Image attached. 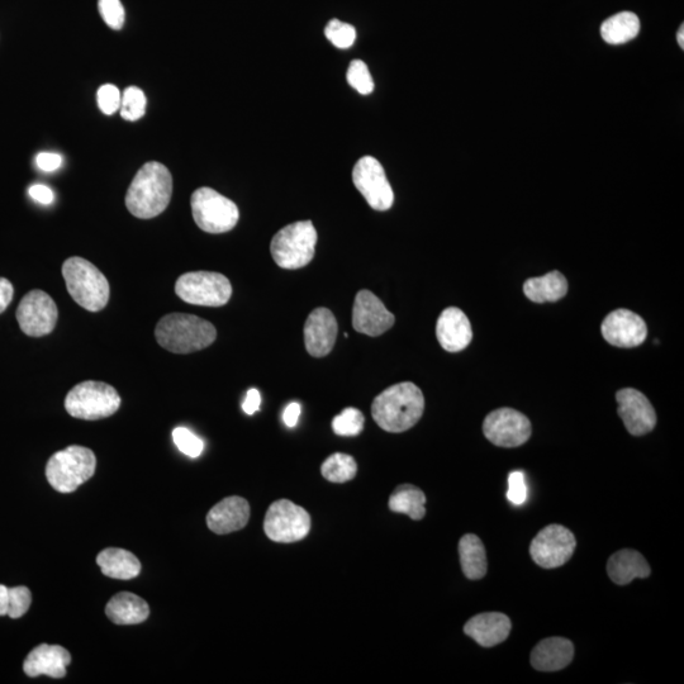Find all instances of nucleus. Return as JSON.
<instances>
[{
	"label": "nucleus",
	"instance_id": "31",
	"mask_svg": "<svg viewBox=\"0 0 684 684\" xmlns=\"http://www.w3.org/2000/svg\"><path fill=\"white\" fill-rule=\"evenodd\" d=\"M321 473L329 482L346 483L353 481L356 473H358V465H356L353 456L336 453L323 462Z\"/></svg>",
	"mask_w": 684,
	"mask_h": 684
},
{
	"label": "nucleus",
	"instance_id": "6",
	"mask_svg": "<svg viewBox=\"0 0 684 684\" xmlns=\"http://www.w3.org/2000/svg\"><path fill=\"white\" fill-rule=\"evenodd\" d=\"M317 231L311 221H299L285 226L270 244L275 263L282 269L304 268L315 258Z\"/></svg>",
	"mask_w": 684,
	"mask_h": 684
},
{
	"label": "nucleus",
	"instance_id": "12",
	"mask_svg": "<svg viewBox=\"0 0 684 684\" xmlns=\"http://www.w3.org/2000/svg\"><path fill=\"white\" fill-rule=\"evenodd\" d=\"M353 182L375 211H388L393 206L394 193L386 171L373 156H364L355 164Z\"/></svg>",
	"mask_w": 684,
	"mask_h": 684
},
{
	"label": "nucleus",
	"instance_id": "11",
	"mask_svg": "<svg viewBox=\"0 0 684 684\" xmlns=\"http://www.w3.org/2000/svg\"><path fill=\"white\" fill-rule=\"evenodd\" d=\"M576 548L572 531L562 525H549L532 540L530 555L541 568L554 569L568 563Z\"/></svg>",
	"mask_w": 684,
	"mask_h": 684
},
{
	"label": "nucleus",
	"instance_id": "8",
	"mask_svg": "<svg viewBox=\"0 0 684 684\" xmlns=\"http://www.w3.org/2000/svg\"><path fill=\"white\" fill-rule=\"evenodd\" d=\"M192 212L194 221L208 234H225L235 228L240 212L236 204L212 188H199L193 193Z\"/></svg>",
	"mask_w": 684,
	"mask_h": 684
},
{
	"label": "nucleus",
	"instance_id": "39",
	"mask_svg": "<svg viewBox=\"0 0 684 684\" xmlns=\"http://www.w3.org/2000/svg\"><path fill=\"white\" fill-rule=\"evenodd\" d=\"M98 107L107 116L120 111L122 94L120 89L113 84H104L97 93Z\"/></svg>",
	"mask_w": 684,
	"mask_h": 684
},
{
	"label": "nucleus",
	"instance_id": "25",
	"mask_svg": "<svg viewBox=\"0 0 684 684\" xmlns=\"http://www.w3.org/2000/svg\"><path fill=\"white\" fill-rule=\"evenodd\" d=\"M106 615L117 625H137L147 620L150 607L141 597L121 592L107 603Z\"/></svg>",
	"mask_w": 684,
	"mask_h": 684
},
{
	"label": "nucleus",
	"instance_id": "21",
	"mask_svg": "<svg viewBox=\"0 0 684 684\" xmlns=\"http://www.w3.org/2000/svg\"><path fill=\"white\" fill-rule=\"evenodd\" d=\"M250 520V505L245 498L239 496L227 497L217 503L207 515L209 530L218 535L244 529Z\"/></svg>",
	"mask_w": 684,
	"mask_h": 684
},
{
	"label": "nucleus",
	"instance_id": "32",
	"mask_svg": "<svg viewBox=\"0 0 684 684\" xmlns=\"http://www.w3.org/2000/svg\"><path fill=\"white\" fill-rule=\"evenodd\" d=\"M147 99L144 90L130 87L122 95L120 113L123 120L135 122L145 116Z\"/></svg>",
	"mask_w": 684,
	"mask_h": 684
},
{
	"label": "nucleus",
	"instance_id": "27",
	"mask_svg": "<svg viewBox=\"0 0 684 684\" xmlns=\"http://www.w3.org/2000/svg\"><path fill=\"white\" fill-rule=\"evenodd\" d=\"M524 293L535 303L558 302L567 296L568 282L562 273L551 272L544 277L527 279Z\"/></svg>",
	"mask_w": 684,
	"mask_h": 684
},
{
	"label": "nucleus",
	"instance_id": "17",
	"mask_svg": "<svg viewBox=\"0 0 684 684\" xmlns=\"http://www.w3.org/2000/svg\"><path fill=\"white\" fill-rule=\"evenodd\" d=\"M601 331L603 339L617 348H636L648 336L643 318L629 310L611 312L603 320Z\"/></svg>",
	"mask_w": 684,
	"mask_h": 684
},
{
	"label": "nucleus",
	"instance_id": "22",
	"mask_svg": "<svg viewBox=\"0 0 684 684\" xmlns=\"http://www.w3.org/2000/svg\"><path fill=\"white\" fill-rule=\"evenodd\" d=\"M511 620L501 612H486L472 617L464 626V633L483 648L503 643L510 635Z\"/></svg>",
	"mask_w": 684,
	"mask_h": 684
},
{
	"label": "nucleus",
	"instance_id": "13",
	"mask_svg": "<svg viewBox=\"0 0 684 684\" xmlns=\"http://www.w3.org/2000/svg\"><path fill=\"white\" fill-rule=\"evenodd\" d=\"M531 431L529 418L512 408H500L489 413L483 424L484 436L501 448L524 445L530 439Z\"/></svg>",
	"mask_w": 684,
	"mask_h": 684
},
{
	"label": "nucleus",
	"instance_id": "36",
	"mask_svg": "<svg viewBox=\"0 0 684 684\" xmlns=\"http://www.w3.org/2000/svg\"><path fill=\"white\" fill-rule=\"evenodd\" d=\"M173 440L177 448L189 458H198L203 453V441L185 427H177L173 431Z\"/></svg>",
	"mask_w": 684,
	"mask_h": 684
},
{
	"label": "nucleus",
	"instance_id": "14",
	"mask_svg": "<svg viewBox=\"0 0 684 684\" xmlns=\"http://www.w3.org/2000/svg\"><path fill=\"white\" fill-rule=\"evenodd\" d=\"M59 311L49 294L31 291L22 298L17 308V320L27 336L42 337L51 334L56 327Z\"/></svg>",
	"mask_w": 684,
	"mask_h": 684
},
{
	"label": "nucleus",
	"instance_id": "37",
	"mask_svg": "<svg viewBox=\"0 0 684 684\" xmlns=\"http://www.w3.org/2000/svg\"><path fill=\"white\" fill-rule=\"evenodd\" d=\"M98 8L103 21L112 30H121L125 25L126 12L121 0H99Z\"/></svg>",
	"mask_w": 684,
	"mask_h": 684
},
{
	"label": "nucleus",
	"instance_id": "28",
	"mask_svg": "<svg viewBox=\"0 0 684 684\" xmlns=\"http://www.w3.org/2000/svg\"><path fill=\"white\" fill-rule=\"evenodd\" d=\"M459 555L464 576L470 581H479L486 576L488 570L486 549L477 535L468 534L460 539Z\"/></svg>",
	"mask_w": 684,
	"mask_h": 684
},
{
	"label": "nucleus",
	"instance_id": "9",
	"mask_svg": "<svg viewBox=\"0 0 684 684\" xmlns=\"http://www.w3.org/2000/svg\"><path fill=\"white\" fill-rule=\"evenodd\" d=\"M175 293L182 301L194 306L222 307L231 299L232 285L220 273L192 272L177 280Z\"/></svg>",
	"mask_w": 684,
	"mask_h": 684
},
{
	"label": "nucleus",
	"instance_id": "5",
	"mask_svg": "<svg viewBox=\"0 0 684 684\" xmlns=\"http://www.w3.org/2000/svg\"><path fill=\"white\" fill-rule=\"evenodd\" d=\"M97 458L92 450L73 445L57 451L46 465V478L55 491L71 493L93 477Z\"/></svg>",
	"mask_w": 684,
	"mask_h": 684
},
{
	"label": "nucleus",
	"instance_id": "20",
	"mask_svg": "<svg viewBox=\"0 0 684 684\" xmlns=\"http://www.w3.org/2000/svg\"><path fill=\"white\" fill-rule=\"evenodd\" d=\"M70 663L71 655L63 646L41 644L27 655L23 671L32 678L45 674L60 679L66 676V668Z\"/></svg>",
	"mask_w": 684,
	"mask_h": 684
},
{
	"label": "nucleus",
	"instance_id": "16",
	"mask_svg": "<svg viewBox=\"0 0 684 684\" xmlns=\"http://www.w3.org/2000/svg\"><path fill=\"white\" fill-rule=\"evenodd\" d=\"M616 399L619 403L617 412L631 435L643 436L654 430L657 425V413L643 393L633 388H625L617 392Z\"/></svg>",
	"mask_w": 684,
	"mask_h": 684
},
{
	"label": "nucleus",
	"instance_id": "35",
	"mask_svg": "<svg viewBox=\"0 0 684 684\" xmlns=\"http://www.w3.org/2000/svg\"><path fill=\"white\" fill-rule=\"evenodd\" d=\"M346 78H348L350 87H353L359 94L368 95L373 93V78L364 61L354 60L349 66Z\"/></svg>",
	"mask_w": 684,
	"mask_h": 684
},
{
	"label": "nucleus",
	"instance_id": "44",
	"mask_svg": "<svg viewBox=\"0 0 684 684\" xmlns=\"http://www.w3.org/2000/svg\"><path fill=\"white\" fill-rule=\"evenodd\" d=\"M14 296V288L6 278H0V313L7 310Z\"/></svg>",
	"mask_w": 684,
	"mask_h": 684
},
{
	"label": "nucleus",
	"instance_id": "7",
	"mask_svg": "<svg viewBox=\"0 0 684 684\" xmlns=\"http://www.w3.org/2000/svg\"><path fill=\"white\" fill-rule=\"evenodd\" d=\"M120 407L121 397L116 389L94 380L79 383L65 398L66 412L79 420H103L114 415Z\"/></svg>",
	"mask_w": 684,
	"mask_h": 684
},
{
	"label": "nucleus",
	"instance_id": "34",
	"mask_svg": "<svg viewBox=\"0 0 684 684\" xmlns=\"http://www.w3.org/2000/svg\"><path fill=\"white\" fill-rule=\"evenodd\" d=\"M325 35L327 40L337 49H349L356 40L355 28L349 23L341 22L339 19H332L326 26Z\"/></svg>",
	"mask_w": 684,
	"mask_h": 684
},
{
	"label": "nucleus",
	"instance_id": "40",
	"mask_svg": "<svg viewBox=\"0 0 684 684\" xmlns=\"http://www.w3.org/2000/svg\"><path fill=\"white\" fill-rule=\"evenodd\" d=\"M508 501L515 506L524 505L527 500V486L525 481V474L517 470L512 472L508 477Z\"/></svg>",
	"mask_w": 684,
	"mask_h": 684
},
{
	"label": "nucleus",
	"instance_id": "18",
	"mask_svg": "<svg viewBox=\"0 0 684 684\" xmlns=\"http://www.w3.org/2000/svg\"><path fill=\"white\" fill-rule=\"evenodd\" d=\"M337 331V321L327 308H316L308 316L304 325V344L308 354L313 358H323L334 349Z\"/></svg>",
	"mask_w": 684,
	"mask_h": 684
},
{
	"label": "nucleus",
	"instance_id": "45",
	"mask_svg": "<svg viewBox=\"0 0 684 684\" xmlns=\"http://www.w3.org/2000/svg\"><path fill=\"white\" fill-rule=\"evenodd\" d=\"M302 408L297 402L291 403L285 408L283 412L284 424L288 427H296L298 424L299 416H301Z\"/></svg>",
	"mask_w": 684,
	"mask_h": 684
},
{
	"label": "nucleus",
	"instance_id": "3",
	"mask_svg": "<svg viewBox=\"0 0 684 684\" xmlns=\"http://www.w3.org/2000/svg\"><path fill=\"white\" fill-rule=\"evenodd\" d=\"M155 337L161 348L174 354H190L211 346L216 327L203 318L187 313H171L156 325Z\"/></svg>",
	"mask_w": 684,
	"mask_h": 684
},
{
	"label": "nucleus",
	"instance_id": "38",
	"mask_svg": "<svg viewBox=\"0 0 684 684\" xmlns=\"http://www.w3.org/2000/svg\"><path fill=\"white\" fill-rule=\"evenodd\" d=\"M32 603V593L27 587L9 588V606L7 616L11 619H19L27 614Z\"/></svg>",
	"mask_w": 684,
	"mask_h": 684
},
{
	"label": "nucleus",
	"instance_id": "1",
	"mask_svg": "<svg viewBox=\"0 0 684 684\" xmlns=\"http://www.w3.org/2000/svg\"><path fill=\"white\" fill-rule=\"evenodd\" d=\"M425 411V397L411 382L394 384L372 403V416L380 429L393 434L412 429Z\"/></svg>",
	"mask_w": 684,
	"mask_h": 684
},
{
	"label": "nucleus",
	"instance_id": "2",
	"mask_svg": "<svg viewBox=\"0 0 684 684\" xmlns=\"http://www.w3.org/2000/svg\"><path fill=\"white\" fill-rule=\"evenodd\" d=\"M173 194V177L158 161L145 164L133 178L126 194V207L133 216L150 220L168 208Z\"/></svg>",
	"mask_w": 684,
	"mask_h": 684
},
{
	"label": "nucleus",
	"instance_id": "42",
	"mask_svg": "<svg viewBox=\"0 0 684 684\" xmlns=\"http://www.w3.org/2000/svg\"><path fill=\"white\" fill-rule=\"evenodd\" d=\"M28 193H30V196L35 199V201L45 204V206H49V204L55 201L54 192H52L49 187H46V185H32L30 190H28Z\"/></svg>",
	"mask_w": 684,
	"mask_h": 684
},
{
	"label": "nucleus",
	"instance_id": "46",
	"mask_svg": "<svg viewBox=\"0 0 684 684\" xmlns=\"http://www.w3.org/2000/svg\"><path fill=\"white\" fill-rule=\"evenodd\" d=\"M9 606V588L0 584V616H7Z\"/></svg>",
	"mask_w": 684,
	"mask_h": 684
},
{
	"label": "nucleus",
	"instance_id": "19",
	"mask_svg": "<svg viewBox=\"0 0 684 684\" xmlns=\"http://www.w3.org/2000/svg\"><path fill=\"white\" fill-rule=\"evenodd\" d=\"M436 336L441 348L449 353H459L467 349L472 342V325L467 315L459 308H446L437 320Z\"/></svg>",
	"mask_w": 684,
	"mask_h": 684
},
{
	"label": "nucleus",
	"instance_id": "10",
	"mask_svg": "<svg viewBox=\"0 0 684 684\" xmlns=\"http://www.w3.org/2000/svg\"><path fill=\"white\" fill-rule=\"evenodd\" d=\"M266 536L275 543L291 544L306 538L311 531V516L292 501L279 500L270 505L264 520Z\"/></svg>",
	"mask_w": 684,
	"mask_h": 684
},
{
	"label": "nucleus",
	"instance_id": "33",
	"mask_svg": "<svg viewBox=\"0 0 684 684\" xmlns=\"http://www.w3.org/2000/svg\"><path fill=\"white\" fill-rule=\"evenodd\" d=\"M364 415L356 408H346L332 421V430L339 436H358L364 430Z\"/></svg>",
	"mask_w": 684,
	"mask_h": 684
},
{
	"label": "nucleus",
	"instance_id": "15",
	"mask_svg": "<svg viewBox=\"0 0 684 684\" xmlns=\"http://www.w3.org/2000/svg\"><path fill=\"white\" fill-rule=\"evenodd\" d=\"M393 313L370 291L356 294L353 308V326L360 334L377 337L383 335L394 325Z\"/></svg>",
	"mask_w": 684,
	"mask_h": 684
},
{
	"label": "nucleus",
	"instance_id": "47",
	"mask_svg": "<svg viewBox=\"0 0 684 684\" xmlns=\"http://www.w3.org/2000/svg\"><path fill=\"white\" fill-rule=\"evenodd\" d=\"M677 41L678 45L681 46V49L684 50V26L682 25L681 28H679V31L677 33Z\"/></svg>",
	"mask_w": 684,
	"mask_h": 684
},
{
	"label": "nucleus",
	"instance_id": "4",
	"mask_svg": "<svg viewBox=\"0 0 684 684\" xmlns=\"http://www.w3.org/2000/svg\"><path fill=\"white\" fill-rule=\"evenodd\" d=\"M66 288L80 307L89 312L102 311L107 306L111 288L97 266L83 258H70L63 265Z\"/></svg>",
	"mask_w": 684,
	"mask_h": 684
},
{
	"label": "nucleus",
	"instance_id": "23",
	"mask_svg": "<svg viewBox=\"0 0 684 684\" xmlns=\"http://www.w3.org/2000/svg\"><path fill=\"white\" fill-rule=\"evenodd\" d=\"M574 658L572 641L564 638H548L540 641L531 653V664L536 671L558 672L568 667Z\"/></svg>",
	"mask_w": 684,
	"mask_h": 684
},
{
	"label": "nucleus",
	"instance_id": "30",
	"mask_svg": "<svg viewBox=\"0 0 684 684\" xmlns=\"http://www.w3.org/2000/svg\"><path fill=\"white\" fill-rule=\"evenodd\" d=\"M389 510L405 513L410 519L420 521L426 515V496L420 488L411 484H402L396 488L389 498Z\"/></svg>",
	"mask_w": 684,
	"mask_h": 684
},
{
	"label": "nucleus",
	"instance_id": "29",
	"mask_svg": "<svg viewBox=\"0 0 684 684\" xmlns=\"http://www.w3.org/2000/svg\"><path fill=\"white\" fill-rule=\"evenodd\" d=\"M640 32V19L633 12L615 14L601 27V36L607 44L622 45L634 40Z\"/></svg>",
	"mask_w": 684,
	"mask_h": 684
},
{
	"label": "nucleus",
	"instance_id": "26",
	"mask_svg": "<svg viewBox=\"0 0 684 684\" xmlns=\"http://www.w3.org/2000/svg\"><path fill=\"white\" fill-rule=\"evenodd\" d=\"M97 564L104 576L121 581H130L141 572V563L131 551L108 548L101 551L97 557Z\"/></svg>",
	"mask_w": 684,
	"mask_h": 684
},
{
	"label": "nucleus",
	"instance_id": "41",
	"mask_svg": "<svg viewBox=\"0 0 684 684\" xmlns=\"http://www.w3.org/2000/svg\"><path fill=\"white\" fill-rule=\"evenodd\" d=\"M36 164L38 168L42 171H55L60 168L63 164V158L59 154H54V152H41L36 156Z\"/></svg>",
	"mask_w": 684,
	"mask_h": 684
},
{
	"label": "nucleus",
	"instance_id": "24",
	"mask_svg": "<svg viewBox=\"0 0 684 684\" xmlns=\"http://www.w3.org/2000/svg\"><path fill=\"white\" fill-rule=\"evenodd\" d=\"M650 573H652V569L639 551L633 549L620 550L608 559V577L619 586H625L636 578H648Z\"/></svg>",
	"mask_w": 684,
	"mask_h": 684
},
{
	"label": "nucleus",
	"instance_id": "43",
	"mask_svg": "<svg viewBox=\"0 0 684 684\" xmlns=\"http://www.w3.org/2000/svg\"><path fill=\"white\" fill-rule=\"evenodd\" d=\"M261 396L258 389H250L246 394L244 403H242V410L246 415H254V413L260 410Z\"/></svg>",
	"mask_w": 684,
	"mask_h": 684
}]
</instances>
